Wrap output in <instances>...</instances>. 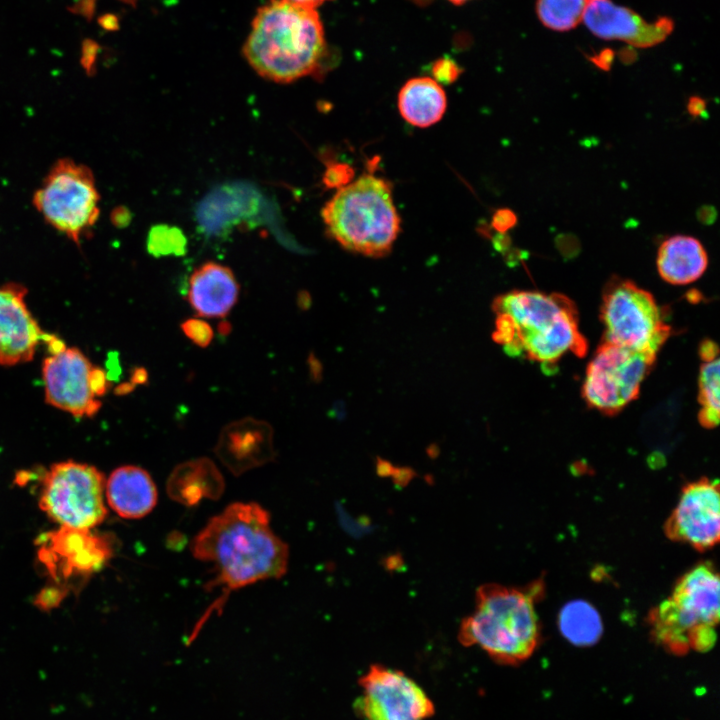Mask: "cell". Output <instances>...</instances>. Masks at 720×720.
Returning a JSON list of instances; mask_svg holds the SVG:
<instances>
[{
	"mask_svg": "<svg viewBox=\"0 0 720 720\" xmlns=\"http://www.w3.org/2000/svg\"><path fill=\"white\" fill-rule=\"evenodd\" d=\"M195 558L212 564L214 585L224 593L282 577L289 552L271 529L268 512L257 503H233L211 518L194 537Z\"/></svg>",
	"mask_w": 720,
	"mask_h": 720,
	"instance_id": "obj_1",
	"label": "cell"
},
{
	"mask_svg": "<svg viewBox=\"0 0 720 720\" xmlns=\"http://www.w3.org/2000/svg\"><path fill=\"white\" fill-rule=\"evenodd\" d=\"M493 310L494 339L511 356L553 364L568 352L583 357L588 350L576 306L564 295L511 291L495 299Z\"/></svg>",
	"mask_w": 720,
	"mask_h": 720,
	"instance_id": "obj_2",
	"label": "cell"
},
{
	"mask_svg": "<svg viewBox=\"0 0 720 720\" xmlns=\"http://www.w3.org/2000/svg\"><path fill=\"white\" fill-rule=\"evenodd\" d=\"M325 50L324 28L315 8L270 0L258 9L242 52L263 78L289 83L313 73Z\"/></svg>",
	"mask_w": 720,
	"mask_h": 720,
	"instance_id": "obj_3",
	"label": "cell"
},
{
	"mask_svg": "<svg viewBox=\"0 0 720 720\" xmlns=\"http://www.w3.org/2000/svg\"><path fill=\"white\" fill-rule=\"evenodd\" d=\"M544 592L542 578L523 587L495 583L479 586L475 610L460 624L459 642L466 647H480L499 664L515 665L527 660L540 641L535 606Z\"/></svg>",
	"mask_w": 720,
	"mask_h": 720,
	"instance_id": "obj_4",
	"label": "cell"
},
{
	"mask_svg": "<svg viewBox=\"0 0 720 720\" xmlns=\"http://www.w3.org/2000/svg\"><path fill=\"white\" fill-rule=\"evenodd\" d=\"M321 215L332 239L365 256L388 254L400 232L391 184L369 173L338 189Z\"/></svg>",
	"mask_w": 720,
	"mask_h": 720,
	"instance_id": "obj_5",
	"label": "cell"
},
{
	"mask_svg": "<svg viewBox=\"0 0 720 720\" xmlns=\"http://www.w3.org/2000/svg\"><path fill=\"white\" fill-rule=\"evenodd\" d=\"M718 622L719 576L711 562H701L683 574L670 596L648 615L653 640L677 656L710 650Z\"/></svg>",
	"mask_w": 720,
	"mask_h": 720,
	"instance_id": "obj_6",
	"label": "cell"
},
{
	"mask_svg": "<svg viewBox=\"0 0 720 720\" xmlns=\"http://www.w3.org/2000/svg\"><path fill=\"white\" fill-rule=\"evenodd\" d=\"M603 341L656 356L670 335V326L653 295L633 281L617 276L603 290L600 311Z\"/></svg>",
	"mask_w": 720,
	"mask_h": 720,
	"instance_id": "obj_7",
	"label": "cell"
},
{
	"mask_svg": "<svg viewBox=\"0 0 720 720\" xmlns=\"http://www.w3.org/2000/svg\"><path fill=\"white\" fill-rule=\"evenodd\" d=\"M100 196L92 171L72 159H59L33 195L45 221L76 244L96 224Z\"/></svg>",
	"mask_w": 720,
	"mask_h": 720,
	"instance_id": "obj_8",
	"label": "cell"
},
{
	"mask_svg": "<svg viewBox=\"0 0 720 720\" xmlns=\"http://www.w3.org/2000/svg\"><path fill=\"white\" fill-rule=\"evenodd\" d=\"M104 489L105 478L96 467L58 462L44 475L39 507L61 527L91 530L107 516Z\"/></svg>",
	"mask_w": 720,
	"mask_h": 720,
	"instance_id": "obj_9",
	"label": "cell"
},
{
	"mask_svg": "<svg viewBox=\"0 0 720 720\" xmlns=\"http://www.w3.org/2000/svg\"><path fill=\"white\" fill-rule=\"evenodd\" d=\"M656 356L603 341L589 362L582 395L590 408L614 415L637 399Z\"/></svg>",
	"mask_w": 720,
	"mask_h": 720,
	"instance_id": "obj_10",
	"label": "cell"
},
{
	"mask_svg": "<svg viewBox=\"0 0 720 720\" xmlns=\"http://www.w3.org/2000/svg\"><path fill=\"white\" fill-rule=\"evenodd\" d=\"M42 379L46 402L78 418L96 415L102 406L99 398L111 385L102 368L81 350L66 346L44 359Z\"/></svg>",
	"mask_w": 720,
	"mask_h": 720,
	"instance_id": "obj_11",
	"label": "cell"
},
{
	"mask_svg": "<svg viewBox=\"0 0 720 720\" xmlns=\"http://www.w3.org/2000/svg\"><path fill=\"white\" fill-rule=\"evenodd\" d=\"M359 685L354 707L364 720H427L435 712L426 692L400 670L371 665Z\"/></svg>",
	"mask_w": 720,
	"mask_h": 720,
	"instance_id": "obj_12",
	"label": "cell"
},
{
	"mask_svg": "<svg viewBox=\"0 0 720 720\" xmlns=\"http://www.w3.org/2000/svg\"><path fill=\"white\" fill-rule=\"evenodd\" d=\"M38 557L58 584L103 568L113 554L111 537L88 529L61 527L39 538Z\"/></svg>",
	"mask_w": 720,
	"mask_h": 720,
	"instance_id": "obj_13",
	"label": "cell"
},
{
	"mask_svg": "<svg viewBox=\"0 0 720 720\" xmlns=\"http://www.w3.org/2000/svg\"><path fill=\"white\" fill-rule=\"evenodd\" d=\"M665 535L704 552L720 537V500L717 480L702 477L682 487L677 505L664 524Z\"/></svg>",
	"mask_w": 720,
	"mask_h": 720,
	"instance_id": "obj_14",
	"label": "cell"
},
{
	"mask_svg": "<svg viewBox=\"0 0 720 720\" xmlns=\"http://www.w3.org/2000/svg\"><path fill=\"white\" fill-rule=\"evenodd\" d=\"M26 294L19 283L0 285V365L30 361L46 337L27 307Z\"/></svg>",
	"mask_w": 720,
	"mask_h": 720,
	"instance_id": "obj_15",
	"label": "cell"
},
{
	"mask_svg": "<svg viewBox=\"0 0 720 720\" xmlns=\"http://www.w3.org/2000/svg\"><path fill=\"white\" fill-rule=\"evenodd\" d=\"M583 19L598 37L621 40L640 48L660 43L673 28L669 18L661 17L648 23L628 8L613 4L611 0H591Z\"/></svg>",
	"mask_w": 720,
	"mask_h": 720,
	"instance_id": "obj_16",
	"label": "cell"
},
{
	"mask_svg": "<svg viewBox=\"0 0 720 720\" xmlns=\"http://www.w3.org/2000/svg\"><path fill=\"white\" fill-rule=\"evenodd\" d=\"M215 452L231 472L241 474L274 458L273 429L252 417L236 420L222 429Z\"/></svg>",
	"mask_w": 720,
	"mask_h": 720,
	"instance_id": "obj_17",
	"label": "cell"
},
{
	"mask_svg": "<svg viewBox=\"0 0 720 720\" xmlns=\"http://www.w3.org/2000/svg\"><path fill=\"white\" fill-rule=\"evenodd\" d=\"M239 288L229 267L209 261L191 275L187 297L197 315L223 318L237 303Z\"/></svg>",
	"mask_w": 720,
	"mask_h": 720,
	"instance_id": "obj_18",
	"label": "cell"
},
{
	"mask_svg": "<svg viewBox=\"0 0 720 720\" xmlns=\"http://www.w3.org/2000/svg\"><path fill=\"white\" fill-rule=\"evenodd\" d=\"M109 507L125 519L148 515L157 503V488L150 474L138 466L116 468L105 481Z\"/></svg>",
	"mask_w": 720,
	"mask_h": 720,
	"instance_id": "obj_19",
	"label": "cell"
},
{
	"mask_svg": "<svg viewBox=\"0 0 720 720\" xmlns=\"http://www.w3.org/2000/svg\"><path fill=\"white\" fill-rule=\"evenodd\" d=\"M656 264L664 281L673 285H686L704 274L708 255L697 238L674 235L661 243Z\"/></svg>",
	"mask_w": 720,
	"mask_h": 720,
	"instance_id": "obj_20",
	"label": "cell"
},
{
	"mask_svg": "<svg viewBox=\"0 0 720 720\" xmlns=\"http://www.w3.org/2000/svg\"><path fill=\"white\" fill-rule=\"evenodd\" d=\"M447 107L443 88L430 77L408 80L400 89L398 108L409 124L426 128L437 123Z\"/></svg>",
	"mask_w": 720,
	"mask_h": 720,
	"instance_id": "obj_21",
	"label": "cell"
},
{
	"mask_svg": "<svg viewBox=\"0 0 720 720\" xmlns=\"http://www.w3.org/2000/svg\"><path fill=\"white\" fill-rule=\"evenodd\" d=\"M169 490L176 500L195 503L203 496L214 495L223 487L222 477L214 463L207 458L191 460L179 465L169 479Z\"/></svg>",
	"mask_w": 720,
	"mask_h": 720,
	"instance_id": "obj_22",
	"label": "cell"
},
{
	"mask_svg": "<svg viewBox=\"0 0 720 720\" xmlns=\"http://www.w3.org/2000/svg\"><path fill=\"white\" fill-rule=\"evenodd\" d=\"M559 628L569 642L579 647L595 644L603 631L599 613L583 600L571 601L561 609Z\"/></svg>",
	"mask_w": 720,
	"mask_h": 720,
	"instance_id": "obj_23",
	"label": "cell"
},
{
	"mask_svg": "<svg viewBox=\"0 0 720 720\" xmlns=\"http://www.w3.org/2000/svg\"><path fill=\"white\" fill-rule=\"evenodd\" d=\"M719 358L704 361L699 373L700 411L698 420L705 428H714L719 423L720 388H719Z\"/></svg>",
	"mask_w": 720,
	"mask_h": 720,
	"instance_id": "obj_24",
	"label": "cell"
},
{
	"mask_svg": "<svg viewBox=\"0 0 720 720\" xmlns=\"http://www.w3.org/2000/svg\"><path fill=\"white\" fill-rule=\"evenodd\" d=\"M591 0H537V14L542 23L556 31H566L583 19Z\"/></svg>",
	"mask_w": 720,
	"mask_h": 720,
	"instance_id": "obj_25",
	"label": "cell"
},
{
	"mask_svg": "<svg viewBox=\"0 0 720 720\" xmlns=\"http://www.w3.org/2000/svg\"><path fill=\"white\" fill-rule=\"evenodd\" d=\"M148 250L154 256L182 255L185 252V239L180 232H151L148 239Z\"/></svg>",
	"mask_w": 720,
	"mask_h": 720,
	"instance_id": "obj_26",
	"label": "cell"
},
{
	"mask_svg": "<svg viewBox=\"0 0 720 720\" xmlns=\"http://www.w3.org/2000/svg\"><path fill=\"white\" fill-rule=\"evenodd\" d=\"M180 327L188 339L202 348L209 346L214 336L211 326L201 319H187Z\"/></svg>",
	"mask_w": 720,
	"mask_h": 720,
	"instance_id": "obj_27",
	"label": "cell"
},
{
	"mask_svg": "<svg viewBox=\"0 0 720 720\" xmlns=\"http://www.w3.org/2000/svg\"><path fill=\"white\" fill-rule=\"evenodd\" d=\"M432 76L437 83L451 84L462 73L458 64L449 57L437 59L431 67Z\"/></svg>",
	"mask_w": 720,
	"mask_h": 720,
	"instance_id": "obj_28",
	"label": "cell"
},
{
	"mask_svg": "<svg viewBox=\"0 0 720 720\" xmlns=\"http://www.w3.org/2000/svg\"><path fill=\"white\" fill-rule=\"evenodd\" d=\"M353 169L347 164L334 163L327 167L323 182L329 188H342L353 178Z\"/></svg>",
	"mask_w": 720,
	"mask_h": 720,
	"instance_id": "obj_29",
	"label": "cell"
},
{
	"mask_svg": "<svg viewBox=\"0 0 720 720\" xmlns=\"http://www.w3.org/2000/svg\"><path fill=\"white\" fill-rule=\"evenodd\" d=\"M516 223L517 217L515 213L507 208L497 210L492 219V226L498 232H506L513 228Z\"/></svg>",
	"mask_w": 720,
	"mask_h": 720,
	"instance_id": "obj_30",
	"label": "cell"
},
{
	"mask_svg": "<svg viewBox=\"0 0 720 720\" xmlns=\"http://www.w3.org/2000/svg\"><path fill=\"white\" fill-rule=\"evenodd\" d=\"M63 597V587H47L38 595L36 602L41 608H52L57 606Z\"/></svg>",
	"mask_w": 720,
	"mask_h": 720,
	"instance_id": "obj_31",
	"label": "cell"
},
{
	"mask_svg": "<svg viewBox=\"0 0 720 720\" xmlns=\"http://www.w3.org/2000/svg\"><path fill=\"white\" fill-rule=\"evenodd\" d=\"M687 111L693 118L703 116L706 112V101L700 96H691L687 103Z\"/></svg>",
	"mask_w": 720,
	"mask_h": 720,
	"instance_id": "obj_32",
	"label": "cell"
},
{
	"mask_svg": "<svg viewBox=\"0 0 720 720\" xmlns=\"http://www.w3.org/2000/svg\"><path fill=\"white\" fill-rule=\"evenodd\" d=\"M718 347L711 340H705L699 348V354L703 361L713 360L718 358Z\"/></svg>",
	"mask_w": 720,
	"mask_h": 720,
	"instance_id": "obj_33",
	"label": "cell"
},
{
	"mask_svg": "<svg viewBox=\"0 0 720 720\" xmlns=\"http://www.w3.org/2000/svg\"><path fill=\"white\" fill-rule=\"evenodd\" d=\"M717 216L716 209L712 206H703L697 212L698 220L706 225L712 224Z\"/></svg>",
	"mask_w": 720,
	"mask_h": 720,
	"instance_id": "obj_34",
	"label": "cell"
},
{
	"mask_svg": "<svg viewBox=\"0 0 720 720\" xmlns=\"http://www.w3.org/2000/svg\"><path fill=\"white\" fill-rule=\"evenodd\" d=\"M148 372L143 367H136L131 372V383L135 385H146L148 383Z\"/></svg>",
	"mask_w": 720,
	"mask_h": 720,
	"instance_id": "obj_35",
	"label": "cell"
},
{
	"mask_svg": "<svg viewBox=\"0 0 720 720\" xmlns=\"http://www.w3.org/2000/svg\"><path fill=\"white\" fill-rule=\"evenodd\" d=\"M287 1L295 3V4H299L302 6L316 8L317 6H319L320 4H322L328 0H287Z\"/></svg>",
	"mask_w": 720,
	"mask_h": 720,
	"instance_id": "obj_36",
	"label": "cell"
},
{
	"mask_svg": "<svg viewBox=\"0 0 720 720\" xmlns=\"http://www.w3.org/2000/svg\"><path fill=\"white\" fill-rule=\"evenodd\" d=\"M135 386L132 383H124L117 387L116 393L117 394H127L134 390Z\"/></svg>",
	"mask_w": 720,
	"mask_h": 720,
	"instance_id": "obj_37",
	"label": "cell"
},
{
	"mask_svg": "<svg viewBox=\"0 0 720 720\" xmlns=\"http://www.w3.org/2000/svg\"><path fill=\"white\" fill-rule=\"evenodd\" d=\"M230 329H231V326H230L229 323H227V322H222V323L219 325V331H220L222 334L228 333V332L230 331Z\"/></svg>",
	"mask_w": 720,
	"mask_h": 720,
	"instance_id": "obj_38",
	"label": "cell"
},
{
	"mask_svg": "<svg viewBox=\"0 0 720 720\" xmlns=\"http://www.w3.org/2000/svg\"><path fill=\"white\" fill-rule=\"evenodd\" d=\"M415 1L418 3L424 4L425 2L430 1V0H415ZM448 1H450L451 3H453L455 5H462L470 0H448Z\"/></svg>",
	"mask_w": 720,
	"mask_h": 720,
	"instance_id": "obj_39",
	"label": "cell"
}]
</instances>
